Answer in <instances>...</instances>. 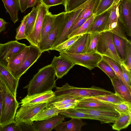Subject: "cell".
I'll list each match as a JSON object with an SVG mask.
<instances>
[{"label": "cell", "mask_w": 131, "mask_h": 131, "mask_svg": "<svg viewBox=\"0 0 131 131\" xmlns=\"http://www.w3.org/2000/svg\"><path fill=\"white\" fill-rule=\"evenodd\" d=\"M97 52L102 56L112 59L120 64H123L122 58L114 43L113 34L110 32L105 31L100 33Z\"/></svg>", "instance_id": "cell-4"}, {"label": "cell", "mask_w": 131, "mask_h": 131, "mask_svg": "<svg viewBox=\"0 0 131 131\" xmlns=\"http://www.w3.org/2000/svg\"><path fill=\"white\" fill-rule=\"evenodd\" d=\"M29 46V51L25 59L20 67L12 74L17 79H19L37 61L42 53L38 47L31 44Z\"/></svg>", "instance_id": "cell-12"}, {"label": "cell", "mask_w": 131, "mask_h": 131, "mask_svg": "<svg viewBox=\"0 0 131 131\" xmlns=\"http://www.w3.org/2000/svg\"><path fill=\"white\" fill-rule=\"evenodd\" d=\"M0 74L10 91L16 97L19 79L16 78L7 68L0 64Z\"/></svg>", "instance_id": "cell-17"}, {"label": "cell", "mask_w": 131, "mask_h": 131, "mask_svg": "<svg viewBox=\"0 0 131 131\" xmlns=\"http://www.w3.org/2000/svg\"><path fill=\"white\" fill-rule=\"evenodd\" d=\"M103 71L112 80L116 76L111 66L106 61L102 59L99 63L97 67Z\"/></svg>", "instance_id": "cell-43"}, {"label": "cell", "mask_w": 131, "mask_h": 131, "mask_svg": "<svg viewBox=\"0 0 131 131\" xmlns=\"http://www.w3.org/2000/svg\"><path fill=\"white\" fill-rule=\"evenodd\" d=\"M123 78L128 85L131 88V71L127 70L123 64H121Z\"/></svg>", "instance_id": "cell-46"}, {"label": "cell", "mask_w": 131, "mask_h": 131, "mask_svg": "<svg viewBox=\"0 0 131 131\" xmlns=\"http://www.w3.org/2000/svg\"><path fill=\"white\" fill-rule=\"evenodd\" d=\"M0 131H21L19 124L15 121L0 125Z\"/></svg>", "instance_id": "cell-45"}, {"label": "cell", "mask_w": 131, "mask_h": 131, "mask_svg": "<svg viewBox=\"0 0 131 131\" xmlns=\"http://www.w3.org/2000/svg\"><path fill=\"white\" fill-rule=\"evenodd\" d=\"M9 13L10 19L15 24L18 20V12L20 9L18 0H2Z\"/></svg>", "instance_id": "cell-25"}, {"label": "cell", "mask_w": 131, "mask_h": 131, "mask_svg": "<svg viewBox=\"0 0 131 131\" xmlns=\"http://www.w3.org/2000/svg\"><path fill=\"white\" fill-rule=\"evenodd\" d=\"M64 117L58 115L49 119L33 122L32 124L34 131H50L63 121Z\"/></svg>", "instance_id": "cell-16"}, {"label": "cell", "mask_w": 131, "mask_h": 131, "mask_svg": "<svg viewBox=\"0 0 131 131\" xmlns=\"http://www.w3.org/2000/svg\"><path fill=\"white\" fill-rule=\"evenodd\" d=\"M49 105V103L23 105L16 112L15 121L18 123L24 122L32 125V119Z\"/></svg>", "instance_id": "cell-8"}, {"label": "cell", "mask_w": 131, "mask_h": 131, "mask_svg": "<svg viewBox=\"0 0 131 131\" xmlns=\"http://www.w3.org/2000/svg\"><path fill=\"white\" fill-rule=\"evenodd\" d=\"M118 6L116 4L110 8L109 16L103 32L110 31L116 26L119 18Z\"/></svg>", "instance_id": "cell-26"}, {"label": "cell", "mask_w": 131, "mask_h": 131, "mask_svg": "<svg viewBox=\"0 0 131 131\" xmlns=\"http://www.w3.org/2000/svg\"><path fill=\"white\" fill-rule=\"evenodd\" d=\"M29 15L28 13L24 16L21 21V24L16 29V34L15 39L16 40L26 39L27 38L25 32L27 20Z\"/></svg>", "instance_id": "cell-40"}, {"label": "cell", "mask_w": 131, "mask_h": 131, "mask_svg": "<svg viewBox=\"0 0 131 131\" xmlns=\"http://www.w3.org/2000/svg\"><path fill=\"white\" fill-rule=\"evenodd\" d=\"M78 111L96 117L101 124L114 123L119 116V113L114 109L78 107Z\"/></svg>", "instance_id": "cell-9"}, {"label": "cell", "mask_w": 131, "mask_h": 131, "mask_svg": "<svg viewBox=\"0 0 131 131\" xmlns=\"http://www.w3.org/2000/svg\"><path fill=\"white\" fill-rule=\"evenodd\" d=\"M113 106L114 109L119 114L124 113L128 114L131 113V103L129 102L124 101L119 104H113L105 102Z\"/></svg>", "instance_id": "cell-41"}, {"label": "cell", "mask_w": 131, "mask_h": 131, "mask_svg": "<svg viewBox=\"0 0 131 131\" xmlns=\"http://www.w3.org/2000/svg\"><path fill=\"white\" fill-rule=\"evenodd\" d=\"M55 96H70L77 97H90L106 95L113 93L95 86L90 88H80L69 85L68 83L60 87H56L54 92Z\"/></svg>", "instance_id": "cell-3"}, {"label": "cell", "mask_w": 131, "mask_h": 131, "mask_svg": "<svg viewBox=\"0 0 131 131\" xmlns=\"http://www.w3.org/2000/svg\"><path fill=\"white\" fill-rule=\"evenodd\" d=\"M99 34L97 32L89 33L86 53L97 52V47Z\"/></svg>", "instance_id": "cell-37"}, {"label": "cell", "mask_w": 131, "mask_h": 131, "mask_svg": "<svg viewBox=\"0 0 131 131\" xmlns=\"http://www.w3.org/2000/svg\"><path fill=\"white\" fill-rule=\"evenodd\" d=\"M62 110L57 108L53 104L49 105L33 117L31 121H38L47 119L60 114Z\"/></svg>", "instance_id": "cell-24"}, {"label": "cell", "mask_w": 131, "mask_h": 131, "mask_svg": "<svg viewBox=\"0 0 131 131\" xmlns=\"http://www.w3.org/2000/svg\"><path fill=\"white\" fill-rule=\"evenodd\" d=\"M20 9L21 13H23L28 8V0H18Z\"/></svg>", "instance_id": "cell-49"}, {"label": "cell", "mask_w": 131, "mask_h": 131, "mask_svg": "<svg viewBox=\"0 0 131 131\" xmlns=\"http://www.w3.org/2000/svg\"><path fill=\"white\" fill-rule=\"evenodd\" d=\"M110 108L114 109L111 105L91 97H83L79 101L74 108Z\"/></svg>", "instance_id": "cell-19"}, {"label": "cell", "mask_w": 131, "mask_h": 131, "mask_svg": "<svg viewBox=\"0 0 131 131\" xmlns=\"http://www.w3.org/2000/svg\"><path fill=\"white\" fill-rule=\"evenodd\" d=\"M77 103L76 102L71 103L56 107L58 109L60 110L74 108L77 105Z\"/></svg>", "instance_id": "cell-48"}, {"label": "cell", "mask_w": 131, "mask_h": 131, "mask_svg": "<svg viewBox=\"0 0 131 131\" xmlns=\"http://www.w3.org/2000/svg\"><path fill=\"white\" fill-rule=\"evenodd\" d=\"M60 54L75 65L83 66L91 70L97 67L102 59V56L97 52L81 54L64 52L60 53Z\"/></svg>", "instance_id": "cell-5"}, {"label": "cell", "mask_w": 131, "mask_h": 131, "mask_svg": "<svg viewBox=\"0 0 131 131\" xmlns=\"http://www.w3.org/2000/svg\"><path fill=\"white\" fill-rule=\"evenodd\" d=\"M80 35L74 36L71 38L61 44L59 45L53 50H54L61 52H65L74 43L79 37Z\"/></svg>", "instance_id": "cell-42"}, {"label": "cell", "mask_w": 131, "mask_h": 131, "mask_svg": "<svg viewBox=\"0 0 131 131\" xmlns=\"http://www.w3.org/2000/svg\"><path fill=\"white\" fill-rule=\"evenodd\" d=\"M86 124L81 119L72 118L69 121L61 122L53 129L57 131H80L82 127Z\"/></svg>", "instance_id": "cell-21"}, {"label": "cell", "mask_w": 131, "mask_h": 131, "mask_svg": "<svg viewBox=\"0 0 131 131\" xmlns=\"http://www.w3.org/2000/svg\"><path fill=\"white\" fill-rule=\"evenodd\" d=\"M110 14V9L95 16L87 33L103 32Z\"/></svg>", "instance_id": "cell-18"}, {"label": "cell", "mask_w": 131, "mask_h": 131, "mask_svg": "<svg viewBox=\"0 0 131 131\" xmlns=\"http://www.w3.org/2000/svg\"><path fill=\"white\" fill-rule=\"evenodd\" d=\"M89 33L80 35L77 40L65 52L81 54L86 53Z\"/></svg>", "instance_id": "cell-22"}, {"label": "cell", "mask_w": 131, "mask_h": 131, "mask_svg": "<svg viewBox=\"0 0 131 131\" xmlns=\"http://www.w3.org/2000/svg\"><path fill=\"white\" fill-rule=\"evenodd\" d=\"M38 9L37 15L33 28L26 39L30 44L38 48L41 39V31L44 17L49 11V8L41 2L38 4Z\"/></svg>", "instance_id": "cell-7"}, {"label": "cell", "mask_w": 131, "mask_h": 131, "mask_svg": "<svg viewBox=\"0 0 131 131\" xmlns=\"http://www.w3.org/2000/svg\"><path fill=\"white\" fill-rule=\"evenodd\" d=\"M7 23L3 19L0 18V33L5 30L6 25Z\"/></svg>", "instance_id": "cell-50"}, {"label": "cell", "mask_w": 131, "mask_h": 131, "mask_svg": "<svg viewBox=\"0 0 131 131\" xmlns=\"http://www.w3.org/2000/svg\"><path fill=\"white\" fill-rule=\"evenodd\" d=\"M60 114L66 118L97 120L93 116L80 112L75 108L62 110Z\"/></svg>", "instance_id": "cell-27"}, {"label": "cell", "mask_w": 131, "mask_h": 131, "mask_svg": "<svg viewBox=\"0 0 131 131\" xmlns=\"http://www.w3.org/2000/svg\"><path fill=\"white\" fill-rule=\"evenodd\" d=\"M1 44V43H0V45Z\"/></svg>", "instance_id": "cell-53"}, {"label": "cell", "mask_w": 131, "mask_h": 131, "mask_svg": "<svg viewBox=\"0 0 131 131\" xmlns=\"http://www.w3.org/2000/svg\"><path fill=\"white\" fill-rule=\"evenodd\" d=\"M102 59L109 64L116 75L123 81L131 92V88L127 84L123 78L121 64L112 59L105 56H102Z\"/></svg>", "instance_id": "cell-32"}, {"label": "cell", "mask_w": 131, "mask_h": 131, "mask_svg": "<svg viewBox=\"0 0 131 131\" xmlns=\"http://www.w3.org/2000/svg\"><path fill=\"white\" fill-rule=\"evenodd\" d=\"M56 76L55 70L52 65H47L39 69L24 88L27 89L28 95L52 90L56 87Z\"/></svg>", "instance_id": "cell-1"}, {"label": "cell", "mask_w": 131, "mask_h": 131, "mask_svg": "<svg viewBox=\"0 0 131 131\" xmlns=\"http://www.w3.org/2000/svg\"><path fill=\"white\" fill-rule=\"evenodd\" d=\"M65 0H40L41 2L47 7H50L57 5H64Z\"/></svg>", "instance_id": "cell-47"}, {"label": "cell", "mask_w": 131, "mask_h": 131, "mask_svg": "<svg viewBox=\"0 0 131 131\" xmlns=\"http://www.w3.org/2000/svg\"><path fill=\"white\" fill-rule=\"evenodd\" d=\"M92 0H65L63 5L65 12H69L83 8Z\"/></svg>", "instance_id": "cell-30"}, {"label": "cell", "mask_w": 131, "mask_h": 131, "mask_svg": "<svg viewBox=\"0 0 131 131\" xmlns=\"http://www.w3.org/2000/svg\"><path fill=\"white\" fill-rule=\"evenodd\" d=\"M83 98L82 97L67 95H55L54 97L49 103V105L52 104L56 107L71 103H78Z\"/></svg>", "instance_id": "cell-31"}, {"label": "cell", "mask_w": 131, "mask_h": 131, "mask_svg": "<svg viewBox=\"0 0 131 131\" xmlns=\"http://www.w3.org/2000/svg\"><path fill=\"white\" fill-rule=\"evenodd\" d=\"M108 31L121 38L125 41L129 40L126 36L125 33L126 32L125 27L119 19L116 27L112 30Z\"/></svg>", "instance_id": "cell-44"}, {"label": "cell", "mask_w": 131, "mask_h": 131, "mask_svg": "<svg viewBox=\"0 0 131 131\" xmlns=\"http://www.w3.org/2000/svg\"><path fill=\"white\" fill-rule=\"evenodd\" d=\"M55 95L52 90L31 95H27L21 100L20 104H21V106L49 103Z\"/></svg>", "instance_id": "cell-15"}, {"label": "cell", "mask_w": 131, "mask_h": 131, "mask_svg": "<svg viewBox=\"0 0 131 131\" xmlns=\"http://www.w3.org/2000/svg\"><path fill=\"white\" fill-rule=\"evenodd\" d=\"M3 105V97L2 94V88L0 83V120L2 113Z\"/></svg>", "instance_id": "cell-52"}, {"label": "cell", "mask_w": 131, "mask_h": 131, "mask_svg": "<svg viewBox=\"0 0 131 131\" xmlns=\"http://www.w3.org/2000/svg\"><path fill=\"white\" fill-rule=\"evenodd\" d=\"M95 16V15H94L88 19L80 27L68 36V39L74 36L87 33Z\"/></svg>", "instance_id": "cell-36"}, {"label": "cell", "mask_w": 131, "mask_h": 131, "mask_svg": "<svg viewBox=\"0 0 131 131\" xmlns=\"http://www.w3.org/2000/svg\"><path fill=\"white\" fill-rule=\"evenodd\" d=\"M112 126L113 129L117 131L127 127L131 122V113H121Z\"/></svg>", "instance_id": "cell-29"}, {"label": "cell", "mask_w": 131, "mask_h": 131, "mask_svg": "<svg viewBox=\"0 0 131 131\" xmlns=\"http://www.w3.org/2000/svg\"><path fill=\"white\" fill-rule=\"evenodd\" d=\"M56 15L52 14L49 11L45 15L43 20L41 29L40 42L45 38L51 30Z\"/></svg>", "instance_id": "cell-28"}, {"label": "cell", "mask_w": 131, "mask_h": 131, "mask_svg": "<svg viewBox=\"0 0 131 131\" xmlns=\"http://www.w3.org/2000/svg\"><path fill=\"white\" fill-rule=\"evenodd\" d=\"M119 20L123 24L127 35L131 36V0H121L118 6Z\"/></svg>", "instance_id": "cell-13"}, {"label": "cell", "mask_w": 131, "mask_h": 131, "mask_svg": "<svg viewBox=\"0 0 131 131\" xmlns=\"http://www.w3.org/2000/svg\"><path fill=\"white\" fill-rule=\"evenodd\" d=\"M123 64L128 71H131V43L125 40V57Z\"/></svg>", "instance_id": "cell-38"}, {"label": "cell", "mask_w": 131, "mask_h": 131, "mask_svg": "<svg viewBox=\"0 0 131 131\" xmlns=\"http://www.w3.org/2000/svg\"><path fill=\"white\" fill-rule=\"evenodd\" d=\"M55 70L58 79L62 78L75 65L72 62L60 55L53 57L51 64Z\"/></svg>", "instance_id": "cell-14"}, {"label": "cell", "mask_w": 131, "mask_h": 131, "mask_svg": "<svg viewBox=\"0 0 131 131\" xmlns=\"http://www.w3.org/2000/svg\"><path fill=\"white\" fill-rule=\"evenodd\" d=\"M27 46L17 40L11 41L0 45V64L7 68L12 56L20 52Z\"/></svg>", "instance_id": "cell-10"}, {"label": "cell", "mask_w": 131, "mask_h": 131, "mask_svg": "<svg viewBox=\"0 0 131 131\" xmlns=\"http://www.w3.org/2000/svg\"><path fill=\"white\" fill-rule=\"evenodd\" d=\"M111 81L115 93L125 101L131 102V92L123 81L116 75Z\"/></svg>", "instance_id": "cell-23"}, {"label": "cell", "mask_w": 131, "mask_h": 131, "mask_svg": "<svg viewBox=\"0 0 131 131\" xmlns=\"http://www.w3.org/2000/svg\"><path fill=\"white\" fill-rule=\"evenodd\" d=\"M65 12L57 14L52 28L47 36L39 44V48L42 53L51 50L59 34L63 22Z\"/></svg>", "instance_id": "cell-6"}, {"label": "cell", "mask_w": 131, "mask_h": 131, "mask_svg": "<svg viewBox=\"0 0 131 131\" xmlns=\"http://www.w3.org/2000/svg\"><path fill=\"white\" fill-rule=\"evenodd\" d=\"M83 8L66 12L64 20L59 34L51 50L68 40V31Z\"/></svg>", "instance_id": "cell-11"}, {"label": "cell", "mask_w": 131, "mask_h": 131, "mask_svg": "<svg viewBox=\"0 0 131 131\" xmlns=\"http://www.w3.org/2000/svg\"><path fill=\"white\" fill-rule=\"evenodd\" d=\"M113 38L117 50L121 55L123 61L125 57V40L118 36L113 34Z\"/></svg>", "instance_id": "cell-39"}, {"label": "cell", "mask_w": 131, "mask_h": 131, "mask_svg": "<svg viewBox=\"0 0 131 131\" xmlns=\"http://www.w3.org/2000/svg\"><path fill=\"white\" fill-rule=\"evenodd\" d=\"M121 0H101L97 6L95 13L98 15L108 10L115 4H119Z\"/></svg>", "instance_id": "cell-35"}, {"label": "cell", "mask_w": 131, "mask_h": 131, "mask_svg": "<svg viewBox=\"0 0 131 131\" xmlns=\"http://www.w3.org/2000/svg\"><path fill=\"white\" fill-rule=\"evenodd\" d=\"M40 1V0H28V8L37 6Z\"/></svg>", "instance_id": "cell-51"}, {"label": "cell", "mask_w": 131, "mask_h": 131, "mask_svg": "<svg viewBox=\"0 0 131 131\" xmlns=\"http://www.w3.org/2000/svg\"><path fill=\"white\" fill-rule=\"evenodd\" d=\"M90 97L104 102L113 104H119L125 101L118 94L116 93L111 94L99 95Z\"/></svg>", "instance_id": "cell-33"}, {"label": "cell", "mask_w": 131, "mask_h": 131, "mask_svg": "<svg viewBox=\"0 0 131 131\" xmlns=\"http://www.w3.org/2000/svg\"><path fill=\"white\" fill-rule=\"evenodd\" d=\"M38 7V4L36 7H33L31 11L29 13L25 32L27 37L29 35L34 26L37 15Z\"/></svg>", "instance_id": "cell-34"}, {"label": "cell", "mask_w": 131, "mask_h": 131, "mask_svg": "<svg viewBox=\"0 0 131 131\" xmlns=\"http://www.w3.org/2000/svg\"><path fill=\"white\" fill-rule=\"evenodd\" d=\"M0 83L3 97V105L0 118V125L15 121L17 110L20 103L8 89L0 74Z\"/></svg>", "instance_id": "cell-2"}, {"label": "cell", "mask_w": 131, "mask_h": 131, "mask_svg": "<svg viewBox=\"0 0 131 131\" xmlns=\"http://www.w3.org/2000/svg\"><path fill=\"white\" fill-rule=\"evenodd\" d=\"M29 50V46L11 58L7 68L12 74L17 70L22 64L28 54Z\"/></svg>", "instance_id": "cell-20"}]
</instances>
